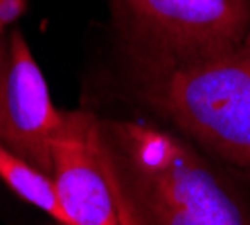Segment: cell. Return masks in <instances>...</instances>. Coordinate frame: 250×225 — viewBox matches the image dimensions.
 Segmentation results:
<instances>
[{"instance_id":"cell-1","label":"cell","mask_w":250,"mask_h":225,"mask_svg":"<svg viewBox=\"0 0 250 225\" xmlns=\"http://www.w3.org/2000/svg\"><path fill=\"white\" fill-rule=\"evenodd\" d=\"M120 225H250L234 189L189 142L135 120H99Z\"/></svg>"},{"instance_id":"cell-2","label":"cell","mask_w":250,"mask_h":225,"mask_svg":"<svg viewBox=\"0 0 250 225\" xmlns=\"http://www.w3.org/2000/svg\"><path fill=\"white\" fill-rule=\"evenodd\" d=\"M128 59L133 86L149 108L209 153L250 171V32L214 54Z\"/></svg>"},{"instance_id":"cell-3","label":"cell","mask_w":250,"mask_h":225,"mask_svg":"<svg viewBox=\"0 0 250 225\" xmlns=\"http://www.w3.org/2000/svg\"><path fill=\"white\" fill-rule=\"evenodd\" d=\"M131 57L192 59L237 45L250 0H113Z\"/></svg>"},{"instance_id":"cell-4","label":"cell","mask_w":250,"mask_h":225,"mask_svg":"<svg viewBox=\"0 0 250 225\" xmlns=\"http://www.w3.org/2000/svg\"><path fill=\"white\" fill-rule=\"evenodd\" d=\"M63 124L39 61L21 32L0 45V144L52 176V144Z\"/></svg>"},{"instance_id":"cell-5","label":"cell","mask_w":250,"mask_h":225,"mask_svg":"<svg viewBox=\"0 0 250 225\" xmlns=\"http://www.w3.org/2000/svg\"><path fill=\"white\" fill-rule=\"evenodd\" d=\"M97 128L99 117L93 113L63 110V124L52 144V180L63 225H120Z\"/></svg>"},{"instance_id":"cell-6","label":"cell","mask_w":250,"mask_h":225,"mask_svg":"<svg viewBox=\"0 0 250 225\" xmlns=\"http://www.w3.org/2000/svg\"><path fill=\"white\" fill-rule=\"evenodd\" d=\"M0 180L5 183L18 198L39 207L47 216H52L59 225L65 223L63 209L59 205L57 187L50 173L32 164L29 160L16 156L5 144H0Z\"/></svg>"},{"instance_id":"cell-7","label":"cell","mask_w":250,"mask_h":225,"mask_svg":"<svg viewBox=\"0 0 250 225\" xmlns=\"http://www.w3.org/2000/svg\"><path fill=\"white\" fill-rule=\"evenodd\" d=\"M25 7H27V0H0V23H2V27L16 23L25 14Z\"/></svg>"},{"instance_id":"cell-8","label":"cell","mask_w":250,"mask_h":225,"mask_svg":"<svg viewBox=\"0 0 250 225\" xmlns=\"http://www.w3.org/2000/svg\"><path fill=\"white\" fill-rule=\"evenodd\" d=\"M0 32H2V23H0Z\"/></svg>"}]
</instances>
